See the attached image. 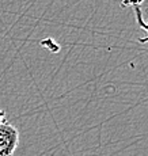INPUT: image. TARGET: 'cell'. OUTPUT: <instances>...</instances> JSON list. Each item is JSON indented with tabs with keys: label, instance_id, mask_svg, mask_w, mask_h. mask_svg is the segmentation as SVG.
Returning a JSON list of instances; mask_svg holds the SVG:
<instances>
[{
	"label": "cell",
	"instance_id": "1",
	"mask_svg": "<svg viewBox=\"0 0 148 156\" xmlns=\"http://www.w3.org/2000/svg\"><path fill=\"white\" fill-rule=\"evenodd\" d=\"M19 144V132L14 125H0V156H13Z\"/></svg>",
	"mask_w": 148,
	"mask_h": 156
},
{
	"label": "cell",
	"instance_id": "2",
	"mask_svg": "<svg viewBox=\"0 0 148 156\" xmlns=\"http://www.w3.org/2000/svg\"><path fill=\"white\" fill-rule=\"evenodd\" d=\"M135 16H136V22H137V25L140 26V29H144L147 31V37L146 38H139V42L147 44L148 42V22H146V20L143 19V12H141L140 7L135 8Z\"/></svg>",
	"mask_w": 148,
	"mask_h": 156
},
{
	"label": "cell",
	"instance_id": "3",
	"mask_svg": "<svg viewBox=\"0 0 148 156\" xmlns=\"http://www.w3.org/2000/svg\"><path fill=\"white\" fill-rule=\"evenodd\" d=\"M144 0H121V5L122 7H140V4Z\"/></svg>",
	"mask_w": 148,
	"mask_h": 156
},
{
	"label": "cell",
	"instance_id": "4",
	"mask_svg": "<svg viewBox=\"0 0 148 156\" xmlns=\"http://www.w3.org/2000/svg\"><path fill=\"white\" fill-rule=\"evenodd\" d=\"M4 122H7V121H5V112L0 109V125L4 124Z\"/></svg>",
	"mask_w": 148,
	"mask_h": 156
}]
</instances>
